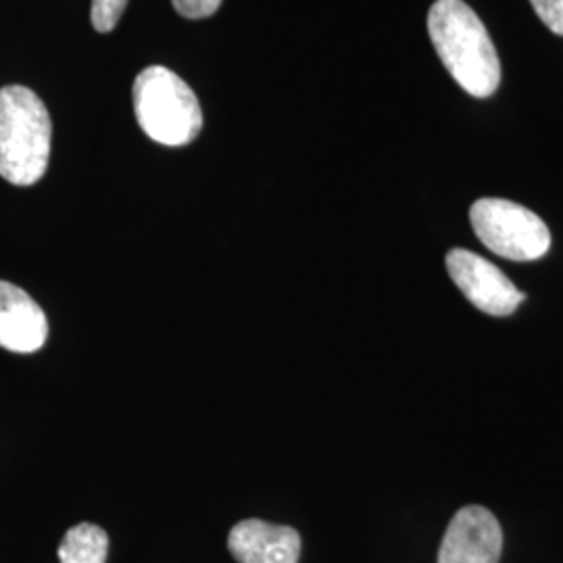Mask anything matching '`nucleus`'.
I'll return each mask as SVG.
<instances>
[{"mask_svg":"<svg viewBox=\"0 0 563 563\" xmlns=\"http://www.w3.org/2000/svg\"><path fill=\"white\" fill-rule=\"evenodd\" d=\"M134 113L142 132L163 146H186L202 130V111L192 88L172 69L153 65L132 88Z\"/></svg>","mask_w":563,"mask_h":563,"instance_id":"nucleus-3","label":"nucleus"},{"mask_svg":"<svg viewBox=\"0 0 563 563\" xmlns=\"http://www.w3.org/2000/svg\"><path fill=\"white\" fill-rule=\"evenodd\" d=\"M57 555L60 563H107L109 537L97 523H78L65 532Z\"/></svg>","mask_w":563,"mask_h":563,"instance_id":"nucleus-9","label":"nucleus"},{"mask_svg":"<svg viewBox=\"0 0 563 563\" xmlns=\"http://www.w3.org/2000/svg\"><path fill=\"white\" fill-rule=\"evenodd\" d=\"M125 7H128V0H92L90 21L95 30L101 34L113 32L115 25L120 23Z\"/></svg>","mask_w":563,"mask_h":563,"instance_id":"nucleus-10","label":"nucleus"},{"mask_svg":"<svg viewBox=\"0 0 563 563\" xmlns=\"http://www.w3.org/2000/svg\"><path fill=\"white\" fill-rule=\"evenodd\" d=\"M470 222L488 251L511 262L541 260L551 246L547 223L518 202L481 199L470 209Z\"/></svg>","mask_w":563,"mask_h":563,"instance_id":"nucleus-4","label":"nucleus"},{"mask_svg":"<svg viewBox=\"0 0 563 563\" xmlns=\"http://www.w3.org/2000/svg\"><path fill=\"white\" fill-rule=\"evenodd\" d=\"M530 2L544 25L553 34L563 36V0H530Z\"/></svg>","mask_w":563,"mask_h":563,"instance_id":"nucleus-11","label":"nucleus"},{"mask_svg":"<svg viewBox=\"0 0 563 563\" xmlns=\"http://www.w3.org/2000/svg\"><path fill=\"white\" fill-rule=\"evenodd\" d=\"M228 549L239 563H299L301 534L290 526L242 520L230 530Z\"/></svg>","mask_w":563,"mask_h":563,"instance_id":"nucleus-7","label":"nucleus"},{"mask_svg":"<svg viewBox=\"0 0 563 563\" xmlns=\"http://www.w3.org/2000/svg\"><path fill=\"white\" fill-rule=\"evenodd\" d=\"M48 339L41 305L23 288L0 280V346L11 353H36Z\"/></svg>","mask_w":563,"mask_h":563,"instance_id":"nucleus-8","label":"nucleus"},{"mask_svg":"<svg viewBox=\"0 0 563 563\" xmlns=\"http://www.w3.org/2000/svg\"><path fill=\"white\" fill-rule=\"evenodd\" d=\"M172 4L186 20H205L222 7V0H172Z\"/></svg>","mask_w":563,"mask_h":563,"instance_id":"nucleus-12","label":"nucleus"},{"mask_svg":"<svg viewBox=\"0 0 563 563\" xmlns=\"http://www.w3.org/2000/svg\"><path fill=\"white\" fill-rule=\"evenodd\" d=\"M428 34L446 71L476 99L495 95L501 63L481 18L463 0H437L428 13Z\"/></svg>","mask_w":563,"mask_h":563,"instance_id":"nucleus-1","label":"nucleus"},{"mask_svg":"<svg viewBox=\"0 0 563 563\" xmlns=\"http://www.w3.org/2000/svg\"><path fill=\"white\" fill-rule=\"evenodd\" d=\"M504 530L481 505H467L455 514L444 532L439 563H499Z\"/></svg>","mask_w":563,"mask_h":563,"instance_id":"nucleus-6","label":"nucleus"},{"mask_svg":"<svg viewBox=\"0 0 563 563\" xmlns=\"http://www.w3.org/2000/svg\"><path fill=\"white\" fill-rule=\"evenodd\" d=\"M51 139L53 123L38 95L25 86L0 88V178L13 186L42 180Z\"/></svg>","mask_w":563,"mask_h":563,"instance_id":"nucleus-2","label":"nucleus"},{"mask_svg":"<svg viewBox=\"0 0 563 563\" xmlns=\"http://www.w3.org/2000/svg\"><path fill=\"white\" fill-rule=\"evenodd\" d=\"M444 263L463 297L486 316L507 318L526 301L522 290L495 263L472 251L453 249Z\"/></svg>","mask_w":563,"mask_h":563,"instance_id":"nucleus-5","label":"nucleus"}]
</instances>
